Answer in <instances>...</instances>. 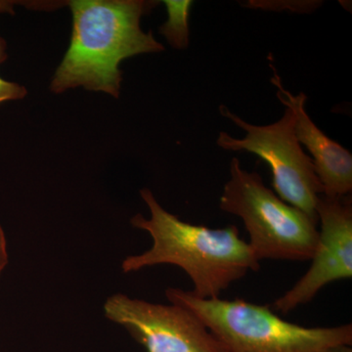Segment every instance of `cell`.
I'll return each instance as SVG.
<instances>
[{"instance_id": "cell-13", "label": "cell", "mask_w": 352, "mask_h": 352, "mask_svg": "<svg viewBox=\"0 0 352 352\" xmlns=\"http://www.w3.org/2000/svg\"><path fill=\"white\" fill-rule=\"evenodd\" d=\"M320 352H352V349L349 344H338V346H333L323 349Z\"/></svg>"}, {"instance_id": "cell-9", "label": "cell", "mask_w": 352, "mask_h": 352, "mask_svg": "<svg viewBox=\"0 0 352 352\" xmlns=\"http://www.w3.org/2000/svg\"><path fill=\"white\" fill-rule=\"evenodd\" d=\"M168 20L160 28V32L175 50H186L189 45V14L193 6L190 0H166Z\"/></svg>"}, {"instance_id": "cell-10", "label": "cell", "mask_w": 352, "mask_h": 352, "mask_svg": "<svg viewBox=\"0 0 352 352\" xmlns=\"http://www.w3.org/2000/svg\"><path fill=\"white\" fill-rule=\"evenodd\" d=\"M27 95V89L19 83L7 82L0 78V103L9 100H19Z\"/></svg>"}, {"instance_id": "cell-12", "label": "cell", "mask_w": 352, "mask_h": 352, "mask_svg": "<svg viewBox=\"0 0 352 352\" xmlns=\"http://www.w3.org/2000/svg\"><path fill=\"white\" fill-rule=\"evenodd\" d=\"M7 263H8V251H7L6 237L3 228L0 226V275L3 272Z\"/></svg>"}, {"instance_id": "cell-1", "label": "cell", "mask_w": 352, "mask_h": 352, "mask_svg": "<svg viewBox=\"0 0 352 352\" xmlns=\"http://www.w3.org/2000/svg\"><path fill=\"white\" fill-rule=\"evenodd\" d=\"M73 31L69 50L56 69L50 89L61 94L83 87L120 96L126 58L162 52L164 47L140 28L142 16L151 12L157 1L144 0H74Z\"/></svg>"}, {"instance_id": "cell-3", "label": "cell", "mask_w": 352, "mask_h": 352, "mask_svg": "<svg viewBox=\"0 0 352 352\" xmlns=\"http://www.w3.org/2000/svg\"><path fill=\"white\" fill-rule=\"evenodd\" d=\"M166 296L170 303L195 315L226 352H320L352 344L351 324L303 327L280 318L270 305L199 298L177 288L166 289Z\"/></svg>"}, {"instance_id": "cell-2", "label": "cell", "mask_w": 352, "mask_h": 352, "mask_svg": "<svg viewBox=\"0 0 352 352\" xmlns=\"http://www.w3.org/2000/svg\"><path fill=\"white\" fill-rule=\"evenodd\" d=\"M140 195L149 208L150 219L138 214L131 223L149 233L153 245L143 254L126 256L122 272L171 264L188 274L194 296L214 298L250 271L259 270V261L235 226L212 229L187 223L166 212L149 189L141 190Z\"/></svg>"}, {"instance_id": "cell-8", "label": "cell", "mask_w": 352, "mask_h": 352, "mask_svg": "<svg viewBox=\"0 0 352 352\" xmlns=\"http://www.w3.org/2000/svg\"><path fill=\"white\" fill-rule=\"evenodd\" d=\"M271 82L277 88V98L295 113V132L300 145L311 155L315 173L323 187V195L337 198L351 195L352 191V155L339 143L328 138L314 124L305 110L307 95L292 94L285 89L276 69Z\"/></svg>"}, {"instance_id": "cell-5", "label": "cell", "mask_w": 352, "mask_h": 352, "mask_svg": "<svg viewBox=\"0 0 352 352\" xmlns=\"http://www.w3.org/2000/svg\"><path fill=\"white\" fill-rule=\"evenodd\" d=\"M220 113L245 132L244 138L237 139L221 131L217 144L227 151H247L256 155L270 166L273 188L277 195L293 207L298 208L318 221L316 204L323 195L322 187L312 164L296 139L295 113L285 107L283 117L268 126H254L241 119L226 106Z\"/></svg>"}, {"instance_id": "cell-7", "label": "cell", "mask_w": 352, "mask_h": 352, "mask_svg": "<svg viewBox=\"0 0 352 352\" xmlns=\"http://www.w3.org/2000/svg\"><path fill=\"white\" fill-rule=\"evenodd\" d=\"M316 215L320 223L311 266L273 307L288 314L311 302L326 285L352 277V201L351 195L319 196Z\"/></svg>"}, {"instance_id": "cell-6", "label": "cell", "mask_w": 352, "mask_h": 352, "mask_svg": "<svg viewBox=\"0 0 352 352\" xmlns=\"http://www.w3.org/2000/svg\"><path fill=\"white\" fill-rule=\"evenodd\" d=\"M104 314L148 352H226L195 315L180 305L116 294L106 300Z\"/></svg>"}, {"instance_id": "cell-11", "label": "cell", "mask_w": 352, "mask_h": 352, "mask_svg": "<svg viewBox=\"0 0 352 352\" xmlns=\"http://www.w3.org/2000/svg\"><path fill=\"white\" fill-rule=\"evenodd\" d=\"M13 3L14 2L10 1H0V13L8 12L13 14ZM6 58V43L3 38H0V64L3 63Z\"/></svg>"}, {"instance_id": "cell-4", "label": "cell", "mask_w": 352, "mask_h": 352, "mask_svg": "<svg viewBox=\"0 0 352 352\" xmlns=\"http://www.w3.org/2000/svg\"><path fill=\"white\" fill-rule=\"evenodd\" d=\"M229 173L219 208L243 220L256 259L310 261L318 242V221L282 200L256 171L244 170L237 157Z\"/></svg>"}]
</instances>
